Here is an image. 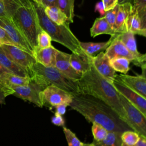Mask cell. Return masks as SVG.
<instances>
[{"label": "cell", "mask_w": 146, "mask_h": 146, "mask_svg": "<svg viewBox=\"0 0 146 146\" xmlns=\"http://www.w3.org/2000/svg\"><path fill=\"white\" fill-rule=\"evenodd\" d=\"M69 106L82 114L88 121L97 123L108 131L123 133L127 130H132L110 106L92 95L84 94L74 95Z\"/></svg>", "instance_id": "obj_1"}, {"label": "cell", "mask_w": 146, "mask_h": 146, "mask_svg": "<svg viewBox=\"0 0 146 146\" xmlns=\"http://www.w3.org/2000/svg\"><path fill=\"white\" fill-rule=\"evenodd\" d=\"M79 94L96 97L110 106L127 124V119L119 98V92L112 84L100 75L93 64L90 69L78 80Z\"/></svg>", "instance_id": "obj_2"}, {"label": "cell", "mask_w": 146, "mask_h": 146, "mask_svg": "<svg viewBox=\"0 0 146 146\" xmlns=\"http://www.w3.org/2000/svg\"><path fill=\"white\" fill-rule=\"evenodd\" d=\"M30 79L43 90L48 86L59 87L70 94H79L78 81L66 76L55 67H46L36 62L27 71Z\"/></svg>", "instance_id": "obj_3"}, {"label": "cell", "mask_w": 146, "mask_h": 146, "mask_svg": "<svg viewBox=\"0 0 146 146\" xmlns=\"http://www.w3.org/2000/svg\"><path fill=\"white\" fill-rule=\"evenodd\" d=\"M12 19L26 38L35 54L38 48V35L42 29L39 24L34 2L32 0H22Z\"/></svg>", "instance_id": "obj_4"}, {"label": "cell", "mask_w": 146, "mask_h": 146, "mask_svg": "<svg viewBox=\"0 0 146 146\" xmlns=\"http://www.w3.org/2000/svg\"><path fill=\"white\" fill-rule=\"evenodd\" d=\"M39 24L42 30L47 33L52 41L60 43L72 53H80L83 51L80 46V41L71 31L69 22L64 25H58L51 21L46 15L44 7L34 2Z\"/></svg>", "instance_id": "obj_5"}, {"label": "cell", "mask_w": 146, "mask_h": 146, "mask_svg": "<svg viewBox=\"0 0 146 146\" xmlns=\"http://www.w3.org/2000/svg\"><path fill=\"white\" fill-rule=\"evenodd\" d=\"M119 98L124 109L128 125L139 135L146 137V117L120 93Z\"/></svg>", "instance_id": "obj_6"}, {"label": "cell", "mask_w": 146, "mask_h": 146, "mask_svg": "<svg viewBox=\"0 0 146 146\" xmlns=\"http://www.w3.org/2000/svg\"><path fill=\"white\" fill-rule=\"evenodd\" d=\"M72 96V95L66 91L52 85L46 87L40 92L42 106L50 108L60 104H65L69 106Z\"/></svg>", "instance_id": "obj_7"}, {"label": "cell", "mask_w": 146, "mask_h": 146, "mask_svg": "<svg viewBox=\"0 0 146 146\" xmlns=\"http://www.w3.org/2000/svg\"><path fill=\"white\" fill-rule=\"evenodd\" d=\"M0 26L6 30L15 46L27 52L34 56V52L33 48L14 22L12 18L1 17Z\"/></svg>", "instance_id": "obj_8"}, {"label": "cell", "mask_w": 146, "mask_h": 146, "mask_svg": "<svg viewBox=\"0 0 146 146\" xmlns=\"http://www.w3.org/2000/svg\"><path fill=\"white\" fill-rule=\"evenodd\" d=\"M9 87L13 90V95L25 101H29L39 107H43L40 97V92L43 89L31 79L27 85L12 86Z\"/></svg>", "instance_id": "obj_9"}, {"label": "cell", "mask_w": 146, "mask_h": 146, "mask_svg": "<svg viewBox=\"0 0 146 146\" xmlns=\"http://www.w3.org/2000/svg\"><path fill=\"white\" fill-rule=\"evenodd\" d=\"M0 47L10 59L25 69L27 72L33 64L36 62L32 55L15 46L3 44Z\"/></svg>", "instance_id": "obj_10"}, {"label": "cell", "mask_w": 146, "mask_h": 146, "mask_svg": "<svg viewBox=\"0 0 146 146\" xmlns=\"http://www.w3.org/2000/svg\"><path fill=\"white\" fill-rule=\"evenodd\" d=\"M111 84L119 93L122 95L146 117V98L130 89L116 78Z\"/></svg>", "instance_id": "obj_11"}, {"label": "cell", "mask_w": 146, "mask_h": 146, "mask_svg": "<svg viewBox=\"0 0 146 146\" xmlns=\"http://www.w3.org/2000/svg\"><path fill=\"white\" fill-rule=\"evenodd\" d=\"M117 36L124 44L128 50L134 56L135 60L133 64L141 68L142 72H145L146 70V55L140 53L137 48L135 34L130 31H127L117 34Z\"/></svg>", "instance_id": "obj_12"}, {"label": "cell", "mask_w": 146, "mask_h": 146, "mask_svg": "<svg viewBox=\"0 0 146 146\" xmlns=\"http://www.w3.org/2000/svg\"><path fill=\"white\" fill-rule=\"evenodd\" d=\"M70 54L56 50L55 54V66L66 76L78 81L82 78L83 74L76 71L72 66L70 61Z\"/></svg>", "instance_id": "obj_13"}, {"label": "cell", "mask_w": 146, "mask_h": 146, "mask_svg": "<svg viewBox=\"0 0 146 146\" xmlns=\"http://www.w3.org/2000/svg\"><path fill=\"white\" fill-rule=\"evenodd\" d=\"M92 64L100 75L110 83H112L117 74L111 66L110 59L104 52L102 51L96 56H93Z\"/></svg>", "instance_id": "obj_14"}, {"label": "cell", "mask_w": 146, "mask_h": 146, "mask_svg": "<svg viewBox=\"0 0 146 146\" xmlns=\"http://www.w3.org/2000/svg\"><path fill=\"white\" fill-rule=\"evenodd\" d=\"M146 75L131 76L126 74L116 75V79L130 89L146 98Z\"/></svg>", "instance_id": "obj_15"}, {"label": "cell", "mask_w": 146, "mask_h": 146, "mask_svg": "<svg viewBox=\"0 0 146 146\" xmlns=\"http://www.w3.org/2000/svg\"><path fill=\"white\" fill-rule=\"evenodd\" d=\"M117 35L115 37L112 36L113 39L104 52L109 59L117 57L125 58L129 59L131 62L135 60L134 56L128 50L124 44L118 38Z\"/></svg>", "instance_id": "obj_16"}, {"label": "cell", "mask_w": 146, "mask_h": 146, "mask_svg": "<svg viewBox=\"0 0 146 146\" xmlns=\"http://www.w3.org/2000/svg\"><path fill=\"white\" fill-rule=\"evenodd\" d=\"M117 11L115 23V30L117 34L127 31V21L131 13L132 4L129 2L118 4Z\"/></svg>", "instance_id": "obj_17"}, {"label": "cell", "mask_w": 146, "mask_h": 146, "mask_svg": "<svg viewBox=\"0 0 146 146\" xmlns=\"http://www.w3.org/2000/svg\"><path fill=\"white\" fill-rule=\"evenodd\" d=\"M93 56L87 54L84 51L70 54V61L71 66L77 71L84 74L88 71L92 64Z\"/></svg>", "instance_id": "obj_18"}, {"label": "cell", "mask_w": 146, "mask_h": 146, "mask_svg": "<svg viewBox=\"0 0 146 146\" xmlns=\"http://www.w3.org/2000/svg\"><path fill=\"white\" fill-rule=\"evenodd\" d=\"M57 49L51 46L49 47L38 48L35 52L34 57L36 62L46 66H55V54Z\"/></svg>", "instance_id": "obj_19"}, {"label": "cell", "mask_w": 146, "mask_h": 146, "mask_svg": "<svg viewBox=\"0 0 146 146\" xmlns=\"http://www.w3.org/2000/svg\"><path fill=\"white\" fill-rule=\"evenodd\" d=\"M100 34H108L111 36H116L118 34L108 25L104 17L97 18L90 29V35L92 38Z\"/></svg>", "instance_id": "obj_20"}, {"label": "cell", "mask_w": 146, "mask_h": 146, "mask_svg": "<svg viewBox=\"0 0 146 146\" xmlns=\"http://www.w3.org/2000/svg\"><path fill=\"white\" fill-rule=\"evenodd\" d=\"M127 31L133 34L146 36V27H144L138 15L137 12L132 7L127 21Z\"/></svg>", "instance_id": "obj_21"}, {"label": "cell", "mask_w": 146, "mask_h": 146, "mask_svg": "<svg viewBox=\"0 0 146 146\" xmlns=\"http://www.w3.org/2000/svg\"><path fill=\"white\" fill-rule=\"evenodd\" d=\"M30 82L29 77H22L9 72H5L0 76V86L2 88L12 86H26Z\"/></svg>", "instance_id": "obj_22"}, {"label": "cell", "mask_w": 146, "mask_h": 146, "mask_svg": "<svg viewBox=\"0 0 146 146\" xmlns=\"http://www.w3.org/2000/svg\"><path fill=\"white\" fill-rule=\"evenodd\" d=\"M0 64L10 72L22 77H29L27 71L21 67L11 59H10L4 53L0 47Z\"/></svg>", "instance_id": "obj_23"}, {"label": "cell", "mask_w": 146, "mask_h": 146, "mask_svg": "<svg viewBox=\"0 0 146 146\" xmlns=\"http://www.w3.org/2000/svg\"><path fill=\"white\" fill-rule=\"evenodd\" d=\"M121 132L117 131H108L106 137L100 141L93 140L94 146H121Z\"/></svg>", "instance_id": "obj_24"}, {"label": "cell", "mask_w": 146, "mask_h": 146, "mask_svg": "<svg viewBox=\"0 0 146 146\" xmlns=\"http://www.w3.org/2000/svg\"><path fill=\"white\" fill-rule=\"evenodd\" d=\"M113 38L111 36L110 39L105 42H80V46L82 49L87 54L93 56V55L101 50L106 49L112 42Z\"/></svg>", "instance_id": "obj_25"}, {"label": "cell", "mask_w": 146, "mask_h": 146, "mask_svg": "<svg viewBox=\"0 0 146 146\" xmlns=\"http://www.w3.org/2000/svg\"><path fill=\"white\" fill-rule=\"evenodd\" d=\"M44 11L47 17L58 25H64L66 22H68L66 16L55 5L45 7Z\"/></svg>", "instance_id": "obj_26"}, {"label": "cell", "mask_w": 146, "mask_h": 146, "mask_svg": "<svg viewBox=\"0 0 146 146\" xmlns=\"http://www.w3.org/2000/svg\"><path fill=\"white\" fill-rule=\"evenodd\" d=\"M75 0H56L55 5L66 16L68 22H74Z\"/></svg>", "instance_id": "obj_27"}, {"label": "cell", "mask_w": 146, "mask_h": 146, "mask_svg": "<svg viewBox=\"0 0 146 146\" xmlns=\"http://www.w3.org/2000/svg\"><path fill=\"white\" fill-rule=\"evenodd\" d=\"M22 0L11 1H0V18H12L17 8L21 4Z\"/></svg>", "instance_id": "obj_28"}, {"label": "cell", "mask_w": 146, "mask_h": 146, "mask_svg": "<svg viewBox=\"0 0 146 146\" xmlns=\"http://www.w3.org/2000/svg\"><path fill=\"white\" fill-rule=\"evenodd\" d=\"M131 61L123 57L114 58L110 59V63L112 68L117 72L126 74L130 69L129 64Z\"/></svg>", "instance_id": "obj_29"}, {"label": "cell", "mask_w": 146, "mask_h": 146, "mask_svg": "<svg viewBox=\"0 0 146 146\" xmlns=\"http://www.w3.org/2000/svg\"><path fill=\"white\" fill-rule=\"evenodd\" d=\"M132 7L137 12L143 26L146 27V0H133Z\"/></svg>", "instance_id": "obj_30"}, {"label": "cell", "mask_w": 146, "mask_h": 146, "mask_svg": "<svg viewBox=\"0 0 146 146\" xmlns=\"http://www.w3.org/2000/svg\"><path fill=\"white\" fill-rule=\"evenodd\" d=\"M121 139L122 143L129 145L133 146L139 139V135L133 130H127L121 133Z\"/></svg>", "instance_id": "obj_31"}, {"label": "cell", "mask_w": 146, "mask_h": 146, "mask_svg": "<svg viewBox=\"0 0 146 146\" xmlns=\"http://www.w3.org/2000/svg\"><path fill=\"white\" fill-rule=\"evenodd\" d=\"M91 128L94 140L96 141H100L104 139L108 133V131L102 125L97 123H92Z\"/></svg>", "instance_id": "obj_32"}, {"label": "cell", "mask_w": 146, "mask_h": 146, "mask_svg": "<svg viewBox=\"0 0 146 146\" xmlns=\"http://www.w3.org/2000/svg\"><path fill=\"white\" fill-rule=\"evenodd\" d=\"M38 48H44L50 47L51 45V38L49 34L42 29L37 37Z\"/></svg>", "instance_id": "obj_33"}, {"label": "cell", "mask_w": 146, "mask_h": 146, "mask_svg": "<svg viewBox=\"0 0 146 146\" xmlns=\"http://www.w3.org/2000/svg\"><path fill=\"white\" fill-rule=\"evenodd\" d=\"M63 132L64 133L68 146H82L83 143L81 142L76 136L75 134L70 129L63 127Z\"/></svg>", "instance_id": "obj_34"}, {"label": "cell", "mask_w": 146, "mask_h": 146, "mask_svg": "<svg viewBox=\"0 0 146 146\" xmlns=\"http://www.w3.org/2000/svg\"><path fill=\"white\" fill-rule=\"evenodd\" d=\"M117 7H118V6L117 5L113 9L106 11L105 15H104L108 25L114 30H115V23L116 17V14L117 11Z\"/></svg>", "instance_id": "obj_35"}, {"label": "cell", "mask_w": 146, "mask_h": 146, "mask_svg": "<svg viewBox=\"0 0 146 146\" xmlns=\"http://www.w3.org/2000/svg\"><path fill=\"white\" fill-rule=\"evenodd\" d=\"M3 44H10L14 46V44L11 40L6 30L0 26V46Z\"/></svg>", "instance_id": "obj_36"}, {"label": "cell", "mask_w": 146, "mask_h": 146, "mask_svg": "<svg viewBox=\"0 0 146 146\" xmlns=\"http://www.w3.org/2000/svg\"><path fill=\"white\" fill-rule=\"evenodd\" d=\"M51 120L52 123L56 126L64 127L65 124L64 119L62 115H59L56 113H55V115L51 117Z\"/></svg>", "instance_id": "obj_37"}, {"label": "cell", "mask_w": 146, "mask_h": 146, "mask_svg": "<svg viewBox=\"0 0 146 146\" xmlns=\"http://www.w3.org/2000/svg\"><path fill=\"white\" fill-rule=\"evenodd\" d=\"M105 11L113 9L118 5V0H102Z\"/></svg>", "instance_id": "obj_38"}, {"label": "cell", "mask_w": 146, "mask_h": 146, "mask_svg": "<svg viewBox=\"0 0 146 146\" xmlns=\"http://www.w3.org/2000/svg\"><path fill=\"white\" fill-rule=\"evenodd\" d=\"M68 106L65 104H60L56 105L54 107L55 108V111L56 113H58L60 115H63L66 113V107Z\"/></svg>", "instance_id": "obj_39"}, {"label": "cell", "mask_w": 146, "mask_h": 146, "mask_svg": "<svg viewBox=\"0 0 146 146\" xmlns=\"http://www.w3.org/2000/svg\"><path fill=\"white\" fill-rule=\"evenodd\" d=\"M95 11H98L99 13V14L101 15H104L106 14L105 10H104V5L102 1L98 2L96 5H95Z\"/></svg>", "instance_id": "obj_40"}, {"label": "cell", "mask_w": 146, "mask_h": 146, "mask_svg": "<svg viewBox=\"0 0 146 146\" xmlns=\"http://www.w3.org/2000/svg\"><path fill=\"white\" fill-rule=\"evenodd\" d=\"M134 146H146V137L139 135V139Z\"/></svg>", "instance_id": "obj_41"}, {"label": "cell", "mask_w": 146, "mask_h": 146, "mask_svg": "<svg viewBox=\"0 0 146 146\" xmlns=\"http://www.w3.org/2000/svg\"><path fill=\"white\" fill-rule=\"evenodd\" d=\"M7 96L6 95L5 93L4 92L3 90H2L1 86H0V104H5V98Z\"/></svg>", "instance_id": "obj_42"}, {"label": "cell", "mask_w": 146, "mask_h": 146, "mask_svg": "<svg viewBox=\"0 0 146 146\" xmlns=\"http://www.w3.org/2000/svg\"><path fill=\"white\" fill-rule=\"evenodd\" d=\"M56 0H42L43 6L44 8L46 6L55 5Z\"/></svg>", "instance_id": "obj_43"}, {"label": "cell", "mask_w": 146, "mask_h": 146, "mask_svg": "<svg viewBox=\"0 0 146 146\" xmlns=\"http://www.w3.org/2000/svg\"><path fill=\"white\" fill-rule=\"evenodd\" d=\"M10 72L9 71H8L6 68H5L1 64H0V76L3 74H4L5 72ZM11 73V72H10Z\"/></svg>", "instance_id": "obj_44"}, {"label": "cell", "mask_w": 146, "mask_h": 146, "mask_svg": "<svg viewBox=\"0 0 146 146\" xmlns=\"http://www.w3.org/2000/svg\"><path fill=\"white\" fill-rule=\"evenodd\" d=\"M132 1L133 0H118V4H121V3H131L132 4Z\"/></svg>", "instance_id": "obj_45"}, {"label": "cell", "mask_w": 146, "mask_h": 146, "mask_svg": "<svg viewBox=\"0 0 146 146\" xmlns=\"http://www.w3.org/2000/svg\"><path fill=\"white\" fill-rule=\"evenodd\" d=\"M34 2H35L36 4L40 5V6H43V4H42V0H32Z\"/></svg>", "instance_id": "obj_46"}, {"label": "cell", "mask_w": 146, "mask_h": 146, "mask_svg": "<svg viewBox=\"0 0 146 146\" xmlns=\"http://www.w3.org/2000/svg\"><path fill=\"white\" fill-rule=\"evenodd\" d=\"M82 146H94V144H92V143H86V144H84V143H83V145Z\"/></svg>", "instance_id": "obj_47"}, {"label": "cell", "mask_w": 146, "mask_h": 146, "mask_svg": "<svg viewBox=\"0 0 146 146\" xmlns=\"http://www.w3.org/2000/svg\"><path fill=\"white\" fill-rule=\"evenodd\" d=\"M0 1H15V0H0Z\"/></svg>", "instance_id": "obj_48"}, {"label": "cell", "mask_w": 146, "mask_h": 146, "mask_svg": "<svg viewBox=\"0 0 146 146\" xmlns=\"http://www.w3.org/2000/svg\"><path fill=\"white\" fill-rule=\"evenodd\" d=\"M121 146H129V145H125V144H123V143H122V144H121ZM134 146V145H133Z\"/></svg>", "instance_id": "obj_49"}]
</instances>
